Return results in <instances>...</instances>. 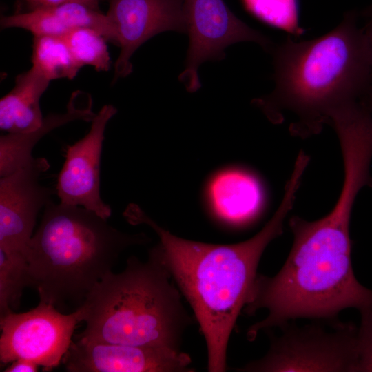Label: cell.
Returning <instances> with one entry per match:
<instances>
[{
	"mask_svg": "<svg viewBox=\"0 0 372 372\" xmlns=\"http://www.w3.org/2000/svg\"><path fill=\"white\" fill-rule=\"evenodd\" d=\"M183 6L189 43L178 80L189 92L201 87L199 66L207 61L224 59L228 46L251 41L265 50L271 48L269 39L236 17L223 0H183Z\"/></svg>",
	"mask_w": 372,
	"mask_h": 372,
	"instance_id": "obj_8",
	"label": "cell"
},
{
	"mask_svg": "<svg viewBox=\"0 0 372 372\" xmlns=\"http://www.w3.org/2000/svg\"><path fill=\"white\" fill-rule=\"evenodd\" d=\"M289 225L294 240L285 263L273 277L257 274L243 308L248 316L268 311L249 328V340L291 319L335 318L344 309L372 307V290L353 273L349 229L296 216Z\"/></svg>",
	"mask_w": 372,
	"mask_h": 372,
	"instance_id": "obj_3",
	"label": "cell"
},
{
	"mask_svg": "<svg viewBox=\"0 0 372 372\" xmlns=\"http://www.w3.org/2000/svg\"><path fill=\"white\" fill-rule=\"evenodd\" d=\"M362 29L367 38L370 48L372 51V12H371L369 18L366 21L365 25L362 27Z\"/></svg>",
	"mask_w": 372,
	"mask_h": 372,
	"instance_id": "obj_24",
	"label": "cell"
},
{
	"mask_svg": "<svg viewBox=\"0 0 372 372\" xmlns=\"http://www.w3.org/2000/svg\"><path fill=\"white\" fill-rule=\"evenodd\" d=\"M83 319L82 307L65 314L42 302L27 312L11 311L0 316L1 362L25 359L51 371L62 362L74 329Z\"/></svg>",
	"mask_w": 372,
	"mask_h": 372,
	"instance_id": "obj_7",
	"label": "cell"
},
{
	"mask_svg": "<svg viewBox=\"0 0 372 372\" xmlns=\"http://www.w3.org/2000/svg\"><path fill=\"white\" fill-rule=\"evenodd\" d=\"M76 61L93 66L97 71H107L110 57L105 39L96 30L87 28L73 29L62 37Z\"/></svg>",
	"mask_w": 372,
	"mask_h": 372,
	"instance_id": "obj_19",
	"label": "cell"
},
{
	"mask_svg": "<svg viewBox=\"0 0 372 372\" xmlns=\"http://www.w3.org/2000/svg\"><path fill=\"white\" fill-rule=\"evenodd\" d=\"M300 183L299 175L291 174L272 218L252 238L236 244H209L178 237L135 204L129 205L123 214L132 225H148L159 237L156 246L205 338L209 372L226 371L229 340L258 274L259 261L267 246L282 234Z\"/></svg>",
	"mask_w": 372,
	"mask_h": 372,
	"instance_id": "obj_1",
	"label": "cell"
},
{
	"mask_svg": "<svg viewBox=\"0 0 372 372\" xmlns=\"http://www.w3.org/2000/svg\"><path fill=\"white\" fill-rule=\"evenodd\" d=\"M106 15L121 47L115 81L132 73L130 59L148 39L165 31L187 32L183 0H110Z\"/></svg>",
	"mask_w": 372,
	"mask_h": 372,
	"instance_id": "obj_11",
	"label": "cell"
},
{
	"mask_svg": "<svg viewBox=\"0 0 372 372\" xmlns=\"http://www.w3.org/2000/svg\"><path fill=\"white\" fill-rule=\"evenodd\" d=\"M69 372H192L181 350L77 340L62 359Z\"/></svg>",
	"mask_w": 372,
	"mask_h": 372,
	"instance_id": "obj_10",
	"label": "cell"
},
{
	"mask_svg": "<svg viewBox=\"0 0 372 372\" xmlns=\"http://www.w3.org/2000/svg\"><path fill=\"white\" fill-rule=\"evenodd\" d=\"M156 246L146 261L132 256L118 273L106 274L83 304L86 326L77 340L180 351L193 319Z\"/></svg>",
	"mask_w": 372,
	"mask_h": 372,
	"instance_id": "obj_5",
	"label": "cell"
},
{
	"mask_svg": "<svg viewBox=\"0 0 372 372\" xmlns=\"http://www.w3.org/2000/svg\"><path fill=\"white\" fill-rule=\"evenodd\" d=\"M273 63L275 88L254 103L273 123L291 114L290 131L302 137L319 133L335 111L360 101L372 85V51L353 12L316 39L288 37L276 48Z\"/></svg>",
	"mask_w": 372,
	"mask_h": 372,
	"instance_id": "obj_2",
	"label": "cell"
},
{
	"mask_svg": "<svg viewBox=\"0 0 372 372\" xmlns=\"http://www.w3.org/2000/svg\"><path fill=\"white\" fill-rule=\"evenodd\" d=\"M26 287L28 276L25 255L0 249V316L19 307Z\"/></svg>",
	"mask_w": 372,
	"mask_h": 372,
	"instance_id": "obj_18",
	"label": "cell"
},
{
	"mask_svg": "<svg viewBox=\"0 0 372 372\" xmlns=\"http://www.w3.org/2000/svg\"><path fill=\"white\" fill-rule=\"evenodd\" d=\"M357 331L355 372H372V307L360 312Z\"/></svg>",
	"mask_w": 372,
	"mask_h": 372,
	"instance_id": "obj_21",
	"label": "cell"
},
{
	"mask_svg": "<svg viewBox=\"0 0 372 372\" xmlns=\"http://www.w3.org/2000/svg\"><path fill=\"white\" fill-rule=\"evenodd\" d=\"M50 81L34 66L18 75L12 90L0 101L1 130L25 133L37 129L43 120L39 100Z\"/></svg>",
	"mask_w": 372,
	"mask_h": 372,
	"instance_id": "obj_16",
	"label": "cell"
},
{
	"mask_svg": "<svg viewBox=\"0 0 372 372\" xmlns=\"http://www.w3.org/2000/svg\"><path fill=\"white\" fill-rule=\"evenodd\" d=\"M360 101L372 112V85L361 99Z\"/></svg>",
	"mask_w": 372,
	"mask_h": 372,
	"instance_id": "obj_25",
	"label": "cell"
},
{
	"mask_svg": "<svg viewBox=\"0 0 372 372\" xmlns=\"http://www.w3.org/2000/svg\"><path fill=\"white\" fill-rule=\"evenodd\" d=\"M32 66L50 81L61 78L74 79L81 65L71 53L62 37H34Z\"/></svg>",
	"mask_w": 372,
	"mask_h": 372,
	"instance_id": "obj_17",
	"label": "cell"
},
{
	"mask_svg": "<svg viewBox=\"0 0 372 372\" xmlns=\"http://www.w3.org/2000/svg\"><path fill=\"white\" fill-rule=\"evenodd\" d=\"M327 323L298 327L286 322L280 327V336H270V347L263 358L238 370L355 372L358 327L335 319L329 329Z\"/></svg>",
	"mask_w": 372,
	"mask_h": 372,
	"instance_id": "obj_6",
	"label": "cell"
},
{
	"mask_svg": "<svg viewBox=\"0 0 372 372\" xmlns=\"http://www.w3.org/2000/svg\"><path fill=\"white\" fill-rule=\"evenodd\" d=\"M116 112L113 105H104L92 120L89 132L68 147L56 185L60 203L81 206L105 219L112 211L100 196L101 156L106 125Z\"/></svg>",
	"mask_w": 372,
	"mask_h": 372,
	"instance_id": "obj_12",
	"label": "cell"
},
{
	"mask_svg": "<svg viewBox=\"0 0 372 372\" xmlns=\"http://www.w3.org/2000/svg\"><path fill=\"white\" fill-rule=\"evenodd\" d=\"M30 10L54 7L69 2H76L99 10V0H23Z\"/></svg>",
	"mask_w": 372,
	"mask_h": 372,
	"instance_id": "obj_22",
	"label": "cell"
},
{
	"mask_svg": "<svg viewBox=\"0 0 372 372\" xmlns=\"http://www.w3.org/2000/svg\"><path fill=\"white\" fill-rule=\"evenodd\" d=\"M44 208L25 252L28 287L37 290L39 302L59 311L81 307L124 250L150 241L143 233L118 230L81 206L50 201Z\"/></svg>",
	"mask_w": 372,
	"mask_h": 372,
	"instance_id": "obj_4",
	"label": "cell"
},
{
	"mask_svg": "<svg viewBox=\"0 0 372 372\" xmlns=\"http://www.w3.org/2000/svg\"><path fill=\"white\" fill-rule=\"evenodd\" d=\"M2 28H19L36 36L63 37L78 28H91L116 44L115 29L106 14L76 2L3 16Z\"/></svg>",
	"mask_w": 372,
	"mask_h": 372,
	"instance_id": "obj_13",
	"label": "cell"
},
{
	"mask_svg": "<svg viewBox=\"0 0 372 372\" xmlns=\"http://www.w3.org/2000/svg\"><path fill=\"white\" fill-rule=\"evenodd\" d=\"M209 197L214 212L222 219L241 224L255 218L264 203V192L258 179L240 169L223 171L214 177Z\"/></svg>",
	"mask_w": 372,
	"mask_h": 372,
	"instance_id": "obj_15",
	"label": "cell"
},
{
	"mask_svg": "<svg viewBox=\"0 0 372 372\" xmlns=\"http://www.w3.org/2000/svg\"><path fill=\"white\" fill-rule=\"evenodd\" d=\"M92 98L83 92L72 94L66 112L43 118L36 130L25 133H8L0 137V176L9 175L29 163L34 157L36 144L54 129L76 120L92 121L96 114L92 110Z\"/></svg>",
	"mask_w": 372,
	"mask_h": 372,
	"instance_id": "obj_14",
	"label": "cell"
},
{
	"mask_svg": "<svg viewBox=\"0 0 372 372\" xmlns=\"http://www.w3.org/2000/svg\"><path fill=\"white\" fill-rule=\"evenodd\" d=\"M39 365L25 360L17 359L11 362L4 370V372H36L39 371Z\"/></svg>",
	"mask_w": 372,
	"mask_h": 372,
	"instance_id": "obj_23",
	"label": "cell"
},
{
	"mask_svg": "<svg viewBox=\"0 0 372 372\" xmlns=\"http://www.w3.org/2000/svg\"><path fill=\"white\" fill-rule=\"evenodd\" d=\"M50 165L43 158L0 179V249L25 255L39 211L51 200L53 192L39 183Z\"/></svg>",
	"mask_w": 372,
	"mask_h": 372,
	"instance_id": "obj_9",
	"label": "cell"
},
{
	"mask_svg": "<svg viewBox=\"0 0 372 372\" xmlns=\"http://www.w3.org/2000/svg\"><path fill=\"white\" fill-rule=\"evenodd\" d=\"M247 10L269 25L293 36L301 35L298 0H242Z\"/></svg>",
	"mask_w": 372,
	"mask_h": 372,
	"instance_id": "obj_20",
	"label": "cell"
}]
</instances>
